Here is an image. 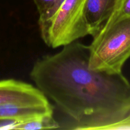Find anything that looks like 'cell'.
Returning a JSON list of instances; mask_svg holds the SVG:
<instances>
[{
  "mask_svg": "<svg viewBox=\"0 0 130 130\" xmlns=\"http://www.w3.org/2000/svg\"><path fill=\"white\" fill-rule=\"evenodd\" d=\"M89 46L73 42L34 63L37 88L76 123L73 129L103 130L130 112V83L122 73L90 69Z\"/></svg>",
  "mask_w": 130,
  "mask_h": 130,
  "instance_id": "1",
  "label": "cell"
},
{
  "mask_svg": "<svg viewBox=\"0 0 130 130\" xmlns=\"http://www.w3.org/2000/svg\"><path fill=\"white\" fill-rule=\"evenodd\" d=\"M89 47L90 69L121 73L130 58V17L109 19Z\"/></svg>",
  "mask_w": 130,
  "mask_h": 130,
  "instance_id": "2",
  "label": "cell"
},
{
  "mask_svg": "<svg viewBox=\"0 0 130 130\" xmlns=\"http://www.w3.org/2000/svg\"><path fill=\"white\" fill-rule=\"evenodd\" d=\"M85 0H64L50 19L38 22L41 36L48 46H64L89 35L84 16Z\"/></svg>",
  "mask_w": 130,
  "mask_h": 130,
  "instance_id": "3",
  "label": "cell"
},
{
  "mask_svg": "<svg viewBox=\"0 0 130 130\" xmlns=\"http://www.w3.org/2000/svg\"><path fill=\"white\" fill-rule=\"evenodd\" d=\"M49 104L48 99L43 93L30 84L15 79L0 81V105H36Z\"/></svg>",
  "mask_w": 130,
  "mask_h": 130,
  "instance_id": "4",
  "label": "cell"
},
{
  "mask_svg": "<svg viewBox=\"0 0 130 130\" xmlns=\"http://www.w3.org/2000/svg\"><path fill=\"white\" fill-rule=\"evenodd\" d=\"M117 0H85L84 16L89 34L95 37L109 20Z\"/></svg>",
  "mask_w": 130,
  "mask_h": 130,
  "instance_id": "5",
  "label": "cell"
},
{
  "mask_svg": "<svg viewBox=\"0 0 130 130\" xmlns=\"http://www.w3.org/2000/svg\"><path fill=\"white\" fill-rule=\"evenodd\" d=\"M47 114H53L50 104L22 105L5 104L0 105V119H17L26 120Z\"/></svg>",
  "mask_w": 130,
  "mask_h": 130,
  "instance_id": "6",
  "label": "cell"
},
{
  "mask_svg": "<svg viewBox=\"0 0 130 130\" xmlns=\"http://www.w3.org/2000/svg\"><path fill=\"white\" fill-rule=\"evenodd\" d=\"M59 128V124L53 118V114H47L22 121L17 129H54Z\"/></svg>",
  "mask_w": 130,
  "mask_h": 130,
  "instance_id": "7",
  "label": "cell"
},
{
  "mask_svg": "<svg viewBox=\"0 0 130 130\" xmlns=\"http://www.w3.org/2000/svg\"><path fill=\"white\" fill-rule=\"evenodd\" d=\"M64 0H33L39 13L38 22L50 19Z\"/></svg>",
  "mask_w": 130,
  "mask_h": 130,
  "instance_id": "8",
  "label": "cell"
},
{
  "mask_svg": "<svg viewBox=\"0 0 130 130\" xmlns=\"http://www.w3.org/2000/svg\"><path fill=\"white\" fill-rule=\"evenodd\" d=\"M126 16L130 17V0H117L114 11L109 19Z\"/></svg>",
  "mask_w": 130,
  "mask_h": 130,
  "instance_id": "9",
  "label": "cell"
},
{
  "mask_svg": "<svg viewBox=\"0 0 130 130\" xmlns=\"http://www.w3.org/2000/svg\"><path fill=\"white\" fill-rule=\"evenodd\" d=\"M130 130V112L122 120L105 127L103 130Z\"/></svg>",
  "mask_w": 130,
  "mask_h": 130,
  "instance_id": "10",
  "label": "cell"
},
{
  "mask_svg": "<svg viewBox=\"0 0 130 130\" xmlns=\"http://www.w3.org/2000/svg\"><path fill=\"white\" fill-rule=\"evenodd\" d=\"M22 121L17 119H0V130L17 129Z\"/></svg>",
  "mask_w": 130,
  "mask_h": 130,
  "instance_id": "11",
  "label": "cell"
}]
</instances>
